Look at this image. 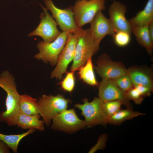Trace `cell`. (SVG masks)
I'll use <instances>...</instances> for the list:
<instances>
[{
  "label": "cell",
  "instance_id": "obj_1",
  "mask_svg": "<svg viewBox=\"0 0 153 153\" xmlns=\"http://www.w3.org/2000/svg\"><path fill=\"white\" fill-rule=\"evenodd\" d=\"M0 87L7 93L6 110L0 112V122L9 126L16 125L20 112V95L16 88L15 79L7 70L0 74Z\"/></svg>",
  "mask_w": 153,
  "mask_h": 153
},
{
  "label": "cell",
  "instance_id": "obj_2",
  "mask_svg": "<svg viewBox=\"0 0 153 153\" xmlns=\"http://www.w3.org/2000/svg\"><path fill=\"white\" fill-rule=\"evenodd\" d=\"M77 41L75 50L71 71L75 72L84 65L99 49L100 43L94 39L89 29L82 28L76 33Z\"/></svg>",
  "mask_w": 153,
  "mask_h": 153
},
{
  "label": "cell",
  "instance_id": "obj_3",
  "mask_svg": "<svg viewBox=\"0 0 153 153\" xmlns=\"http://www.w3.org/2000/svg\"><path fill=\"white\" fill-rule=\"evenodd\" d=\"M69 99L62 95H44L38 100L40 115L46 125L49 126L56 115L67 110Z\"/></svg>",
  "mask_w": 153,
  "mask_h": 153
},
{
  "label": "cell",
  "instance_id": "obj_4",
  "mask_svg": "<svg viewBox=\"0 0 153 153\" xmlns=\"http://www.w3.org/2000/svg\"><path fill=\"white\" fill-rule=\"evenodd\" d=\"M83 102L82 104H76L74 106L81 111L82 114L85 118L86 126L90 127L108 123L109 117L104 109L103 101L99 98L94 97L91 102L84 99Z\"/></svg>",
  "mask_w": 153,
  "mask_h": 153
},
{
  "label": "cell",
  "instance_id": "obj_5",
  "mask_svg": "<svg viewBox=\"0 0 153 153\" xmlns=\"http://www.w3.org/2000/svg\"><path fill=\"white\" fill-rule=\"evenodd\" d=\"M105 0H77L73 7L75 21L79 28L90 23L97 13L105 10Z\"/></svg>",
  "mask_w": 153,
  "mask_h": 153
},
{
  "label": "cell",
  "instance_id": "obj_6",
  "mask_svg": "<svg viewBox=\"0 0 153 153\" xmlns=\"http://www.w3.org/2000/svg\"><path fill=\"white\" fill-rule=\"evenodd\" d=\"M69 33L62 31L54 40L51 42L41 41L37 47L39 52L34 56L37 60L45 63H49L53 66L56 65L58 57L66 42Z\"/></svg>",
  "mask_w": 153,
  "mask_h": 153
},
{
  "label": "cell",
  "instance_id": "obj_7",
  "mask_svg": "<svg viewBox=\"0 0 153 153\" xmlns=\"http://www.w3.org/2000/svg\"><path fill=\"white\" fill-rule=\"evenodd\" d=\"M44 2L46 8L51 12L52 17L63 31L76 33L82 29L78 27L75 21L73 7L61 9L56 7L52 0H44Z\"/></svg>",
  "mask_w": 153,
  "mask_h": 153
},
{
  "label": "cell",
  "instance_id": "obj_8",
  "mask_svg": "<svg viewBox=\"0 0 153 153\" xmlns=\"http://www.w3.org/2000/svg\"><path fill=\"white\" fill-rule=\"evenodd\" d=\"M77 41L76 33L69 34L66 44L58 57L56 66L51 73V78L60 80L66 72L69 64L73 59Z\"/></svg>",
  "mask_w": 153,
  "mask_h": 153
},
{
  "label": "cell",
  "instance_id": "obj_9",
  "mask_svg": "<svg viewBox=\"0 0 153 153\" xmlns=\"http://www.w3.org/2000/svg\"><path fill=\"white\" fill-rule=\"evenodd\" d=\"M52 120V129L67 132L76 131L86 126L84 120L79 118L73 109L60 113Z\"/></svg>",
  "mask_w": 153,
  "mask_h": 153
},
{
  "label": "cell",
  "instance_id": "obj_10",
  "mask_svg": "<svg viewBox=\"0 0 153 153\" xmlns=\"http://www.w3.org/2000/svg\"><path fill=\"white\" fill-rule=\"evenodd\" d=\"M40 5L44 11L40 16V22L36 29L29 34L28 36H39L44 41L51 42L58 37L61 32L57 28V23L48 13V9L42 5Z\"/></svg>",
  "mask_w": 153,
  "mask_h": 153
},
{
  "label": "cell",
  "instance_id": "obj_11",
  "mask_svg": "<svg viewBox=\"0 0 153 153\" xmlns=\"http://www.w3.org/2000/svg\"><path fill=\"white\" fill-rule=\"evenodd\" d=\"M99 98L103 101L118 100L127 108L132 109V106L126 93L111 79H102L98 85Z\"/></svg>",
  "mask_w": 153,
  "mask_h": 153
},
{
  "label": "cell",
  "instance_id": "obj_12",
  "mask_svg": "<svg viewBox=\"0 0 153 153\" xmlns=\"http://www.w3.org/2000/svg\"><path fill=\"white\" fill-rule=\"evenodd\" d=\"M127 10L126 7L124 4L119 1H114L109 9V19L116 33L124 31L131 35L132 26L126 18Z\"/></svg>",
  "mask_w": 153,
  "mask_h": 153
},
{
  "label": "cell",
  "instance_id": "obj_13",
  "mask_svg": "<svg viewBox=\"0 0 153 153\" xmlns=\"http://www.w3.org/2000/svg\"><path fill=\"white\" fill-rule=\"evenodd\" d=\"M89 28L94 39L100 43L107 35L112 37L116 33L109 19L107 18L102 11H99L90 23Z\"/></svg>",
  "mask_w": 153,
  "mask_h": 153
},
{
  "label": "cell",
  "instance_id": "obj_14",
  "mask_svg": "<svg viewBox=\"0 0 153 153\" xmlns=\"http://www.w3.org/2000/svg\"><path fill=\"white\" fill-rule=\"evenodd\" d=\"M94 68L102 79H115L128 73L125 68L118 63L105 60L104 55L99 58Z\"/></svg>",
  "mask_w": 153,
  "mask_h": 153
},
{
  "label": "cell",
  "instance_id": "obj_15",
  "mask_svg": "<svg viewBox=\"0 0 153 153\" xmlns=\"http://www.w3.org/2000/svg\"><path fill=\"white\" fill-rule=\"evenodd\" d=\"M40 115L37 114L28 115L19 112L16 125L23 129L31 128L40 131L44 130V122L39 119Z\"/></svg>",
  "mask_w": 153,
  "mask_h": 153
},
{
  "label": "cell",
  "instance_id": "obj_16",
  "mask_svg": "<svg viewBox=\"0 0 153 153\" xmlns=\"http://www.w3.org/2000/svg\"><path fill=\"white\" fill-rule=\"evenodd\" d=\"M128 20L132 26L149 25L153 21V0H148L144 9Z\"/></svg>",
  "mask_w": 153,
  "mask_h": 153
},
{
  "label": "cell",
  "instance_id": "obj_17",
  "mask_svg": "<svg viewBox=\"0 0 153 153\" xmlns=\"http://www.w3.org/2000/svg\"><path fill=\"white\" fill-rule=\"evenodd\" d=\"M20 112L25 114H40L38 100L26 94L20 95Z\"/></svg>",
  "mask_w": 153,
  "mask_h": 153
},
{
  "label": "cell",
  "instance_id": "obj_18",
  "mask_svg": "<svg viewBox=\"0 0 153 153\" xmlns=\"http://www.w3.org/2000/svg\"><path fill=\"white\" fill-rule=\"evenodd\" d=\"M148 25L132 26L133 33L139 43L150 53L152 52L153 43L149 35Z\"/></svg>",
  "mask_w": 153,
  "mask_h": 153
},
{
  "label": "cell",
  "instance_id": "obj_19",
  "mask_svg": "<svg viewBox=\"0 0 153 153\" xmlns=\"http://www.w3.org/2000/svg\"><path fill=\"white\" fill-rule=\"evenodd\" d=\"M144 115V113L134 111L131 109L127 108L124 110L120 109L109 118L108 123L115 125H120L126 120Z\"/></svg>",
  "mask_w": 153,
  "mask_h": 153
},
{
  "label": "cell",
  "instance_id": "obj_20",
  "mask_svg": "<svg viewBox=\"0 0 153 153\" xmlns=\"http://www.w3.org/2000/svg\"><path fill=\"white\" fill-rule=\"evenodd\" d=\"M78 70L80 78L85 83L91 86L98 84L94 73L92 58H89Z\"/></svg>",
  "mask_w": 153,
  "mask_h": 153
},
{
  "label": "cell",
  "instance_id": "obj_21",
  "mask_svg": "<svg viewBox=\"0 0 153 153\" xmlns=\"http://www.w3.org/2000/svg\"><path fill=\"white\" fill-rule=\"evenodd\" d=\"M35 131L36 129L31 128L26 132L17 135H7L0 133V139L7 144L14 153H17L18 146L21 140Z\"/></svg>",
  "mask_w": 153,
  "mask_h": 153
},
{
  "label": "cell",
  "instance_id": "obj_22",
  "mask_svg": "<svg viewBox=\"0 0 153 153\" xmlns=\"http://www.w3.org/2000/svg\"><path fill=\"white\" fill-rule=\"evenodd\" d=\"M128 74L134 86L141 85L152 90V81L150 77L144 73L139 70H134L128 72Z\"/></svg>",
  "mask_w": 153,
  "mask_h": 153
},
{
  "label": "cell",
  "instance_id": "obj_23",
  "mask_svg": "<svg viewBox=\"0 0 153 153\" xmlns=\"http://www.w3.org/2000/svg\"><path fill=\"white\" fill-rule=\"evenodd\" d=\"M122 103L118 100L103 101V105L105 112L109 118L120 109Z\"/></svg>",
  "mask_w": 153,
  "mask_h": 153
},
{
  "label": "cell",
  "instance_id": "obj_24",
  "mask_svg": "<svg viewBox=\"0 0 153 153\" xmlns=\"http://www.w3.org/2000/svg\"><path fill=\"white\" fill-rule=\"evenodd\" d=\"M131 35L127 32L120 31L116 32L113 37L116 44L118 46L123 47L129 43Z\"/></svg>",
  "mask_w": 153,
  "mask_h": 153
},
{
  "label": "cell",
  "instance_id": "obj_25",
  "mask_svg": "<svg viewBox=\"0 0 153 153\" xmlns=\"http://www.w3.org/2000/svg\"><path fill=\"white\" fill-rule=\"evenodd\" d=\"M74 73L67 72L65 77L61 82V87L64 90L71 92L73 90L75 84Z\"/></svg>",
  "mask_w": 153,
  "mask_h": 153
},
{
  "label": "cell",
  "instance_id": "obj_26",
  "mask_svg": "<svg viewBox=\"0 0 153 153\" xmlns=\"http://www.w3.org/2000/svg\"><path fill=\"white\" fill-rule=\"evenodd\" d=\"M115 83L123 91H128L132 86V83L128 73L123 75L114 79Z\"/></svg>",
  "mask_w": 153,
  "mask_h": 153
},
{
  "label": "cell",
  "instance_id": "obj_27",
  "mask_svg": "<svg viewBox=\"0 0 153 153\" xmlns=\"http://www.w3.org/2000/svg\"><path fill=\"white\" fill-rule=\"evenodd\" d=\"M128 91L126 94L128 99L133 100L137 104L141 103L143 99L142 95L136 88H131Z\"/></svg>",
  "mask_w": 153,
  "mask_h": 153
},
{
  "label": "cell",
  "instance_id": "obj_28",
  "mask_svg": "<svg viewBox=\"0 0 153 153\" xmlns=\"http://www.w3.org/2000/svg\"><path fill=\"white\" fill-rule=\"evenodd\" d=\"M107 136L103 134L99 138L96 144L90 150L89 153H94L99 149H102L105 147L107 141Z\"/></svg>",
  "mask_w": 153,
  "mask_h": 153
},
{
  "label": "cell",
  "instance_id": "obj_29",
  "mask_svg": "<svg viewBox=\"0 0 153 153\" xmlns=\"http://www.w3.org/2000/svg\"><path fill=\"white\" fill-rule=\"evenodd\" d=\"M139 93L142 96L147 95L152 90L141 85H137L134 86Z\"/></svg>",
  "mask_w": 153,
  "mask_h": 153
},
{
  "label": "cell",
  "instance_id": "obj_30",
  "mask_svg": "<svg viewBox=\"0 0 153 153\" xmlns=\"http://www.w3.org/2000/svg\"><path fill=\"white\" fill-rule=\"evenodd\" d=\"M10 148L3 141L0 139V153H9Z\"/></svg>",
  "mask_w": 153,
  "mask_h": 153
},
{
  "label": "cell",
  "instance_id": "obj_31",
  "mask_svg": "<svg viewBox=\"0 0 153 153\" xmlns=\"http://www.w3.org/2000/svg\"><path fill=\"white\" fill-rule=\"evenodd\" d=\"M148 31L150 38L153 41V21L151 22L148 25Z\"/></svg>",
  "mask_w": 153,
  "mask_h": 153
},
{
  "label": "cell",
  "instance_id": "obj_32",
  "mask_svg": "<svg viewBox=\"0 0 153 153\" xmlns=\"http://www.w3.org/2000/svg\"><path fill=\"white\" fill-rule=\"evenodd\" d=\"M86 0V1H88V0Z\"/></svg>",
  "mask_w": 153,
  "mask_h": 153
},
{
  "label": "cell",
  "instance_id": "obj_33",
  "mask_svg": "<svg viewBox=\"0 0 153 153\" xmlns=\"http://www.w3.org/2000/svg\"></svg>",
  "mask_w": 153,
  "mask_h": 153
}]
</instances>
